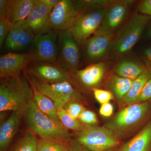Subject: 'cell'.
<instances>
[{"mask_svg":"<svg viewBox=\"0 0 151 151\" xmlns=\"http://www.w3.org/2000/svg\"><path fill=\"white\" fill-rule=\"evenodd\" d=\"M35 55L31 49L27 52H8L0 57L1 78L17 77L22 70H25L34 62Z\"/></svg>","mask_w":151,"mask_h":151,"instance_id":"cell-13","label":"cell"},{"mask_svg":"<svg viewBox=\"0 0 151 151\" xmlns=\"http://www.w3.org/2000/svg\"><path fill=\"white\" fill-rule=\"evenodd\" d=\"M134 80L119 76L111 75L108 81V86L119 100H122L129 91Z\"/></svg>","mask_w":151,"mask_h":151,"instance_id":"cell-24","label":"cell"},{"mask_svg":"<svg viewBox=\"0 0 151 151\" xmlns=\"http://www.w3.org/2000/svg\"><path fill=\"white\" fill-rule=\"evenodd\" d=\"M115 36L95 33L81 45L84 59L90 64L99 62L108 55Z\"/></svg>","mask_w":151,"mask_h":151,"instance_id":"cell-15","label":"cell"},{"mask_svg":"<svg viewBox=\"0 0 151 151\" xmlns=\"http://www.w3.org/2000/svg\"><path fill=\"white\" fill-rule=\"evenodd\" d=\"M78 120L86 126H95L98 123L97 116L94 112L85 110L79 116Z\"/></svg>","mask_w":151,"mask_h":151,"instance_id":"cell-30","label":"cell"},{"mask_svg":"<svg viewBox=\"0 0 151 151\" xmlns=\"http://www.w3.org/2000/svg\"><path fill=\"white\" fill-rule=\"evenodd\" d=\"M23 21L11 26L4 46L8 52H18L32 48L36 36L26 27Z\"/></svg>","mask_w":151,"mask_h":151,"instance_id":"cell-16","label":"cell"},{"mask_svg":"<svg viewBox=\"0 0 151 151\" xmlns=\"http://www.w3.org/2000/svg\"><path fill=\"white\" fill-rule=\"evenodd\" d=\"M36 2V0H8L7 19L12 24L24 20Z\"/></svg>","mask_w":151,"mask_h":151,"instance_id":"cell-19","label":"cell"},{"mask_svg":"<svg viewBox=\"0 0 151 151\" xmlns=\"http://www.w3.org/2000/svg\"><path fill=\"white\" fill-rule=\"evenodd\" d=\"M25 70L32 77L45 83L55 84L64 81L70 82L68 71L58 63L33 62L28 65Z\"/></svg>","mask_w":151,"mask_h":151,"instance_id":"cell-12","label":"cell"},{"mask_svg":"<svg viewBox=\"0 0 151 151\" xmlns=\"http://www.w3.org/2000/svg\"><path fill=\"white\" fill-rule=\"evenodd\" d=\"M120 147L122 151H151V121Z\"/></svg>","mask_w":151,"mask_h":151,"instance_id":"cell-20","label":"cell"},{"mask_svg":"<svg viewBox=\"0 0 151 151\" xmlns=\"http://www.w3.org/2000/svg\"><path fill=\"white\" fill-rule=\"evenodd\" d=\"M138 9L140 13L151 17V0H143L138 4Z\"/></svg>","mask_w":151,"mask_h":151,"instance_id":"cell-34","label":"cell"},{"mask_svg":"<svg viewBox=\"0 0 151 151\" xmlns=\"http://www.w3.org/2000/svg\"><path fill=\"white\" fill-rule=\"evenodd\" d=\"M58 32L51 31L36 36L31 49L34 54V62L58 63Z\"/></svg>","mask_w":151,"mask_h":151,"instance_id":"cell-14","label":"cell"},{"mask_svg":"<svg viewBox=\"0 0 151 151\" xmlns=\"http://www.w3.org/2000/svg\"><path fill=\"white\" fill-rule=\"evenodd\" d=\"M105 151H122V150L120 148V147H118L113 148L109 149Z\"/></svg>","mask_w":151,"mask_h":151,"instance_id":"cell-40","label":"cell"},{"mask_svg":"<svg viewBox=\"0 0 151 151\" xmlns=\"http://www.w3.org/2000/svg\"><path fill=\"white\" fill-rule=\"evenodd\" d=\"M76 136V140L91 151H105L121 144L115 133L105 126H86Z\"/></svg>","mask_w":151,"mask_h":151,"instance_id":"cell-5","label":"cell"},{"mask_svg":"<svg viewBox=\"0 0 151 151\" xmlns=\"http://www.w3.org/2000/svg\"><path fill=\"white\" fill-rule=\"evenodd\" d=\"M151 17L135 12L128 19L114 36L108 56L115 59L132 50L139 39Z\"/></svg>","mask_w":151,"mask_h":151,"instance_id":"cell-3","label":"cell"},{"mask_svg":"<svg viewBox=\"0 0 151 151\" xmlns=\"http://www.w3.org/2000/svg\"><path fill=\"white\" fill-rule=\"evenodd\" d=\"M80 103L75 100L69 101L65 103L63 108L71 117L78 119L81 113L85 110L84 106Z\"/></svg>","mask_w":151,"mask_h":151,"instance_id":"cell-29","label":"cell"},{"mask_svg":"<svg viewBox=\"0 0 151 151\" xmlns=\"http://www.w3.org/2000/svg\"><path fill=\"white\" fill-rule=\"evenodd\" d=\"M28 128L41 139L69 143L72 140L68 130L40 111L34 100L30 102L23 113Z\"/></svg>","mask_w":151,"mask_h":151,"instance_id":"cell-2","label":"cell"},{"mask_svg":"<svg viewBox=\"0 0 151 151\" xmlns=\"http://www.w3.org/2000/svg\"><path fill=\"white\" fill-rule=\"evenodd\" d=\"M108 66L107 62H99L84 69L68 72L70 83L81 90L92 91L100 86Z\"/></svg>","mask_w":151,"mask_h":151,"instance_id":"cell-10","label":"cell"},{"mask_svg":"<svg viewBox=\"0 0 151 151\" xmlns=\"http://www.w3.org/2000/svg\"><path fill=\"white\" fill-rule=\"evenodd\" d=\"M106 8L84 11L75 19L69 30L79 46L97 32L102 24Z\"/></svg>","mask_w":151,"mask_h":151,"instance_id":"cell-7","label":"cell"},{"mask_svg":"<svg viewBox=\"0 0 151 151\" xmlns=\"http://www.w3.org/2000/svg\"><path fill=\"white\" fill-rule=\"evenodd\" d=\"M134 0H116L106 8L102 24L95 33L115 36L128 19Z\"/></svg>","mask_w":151,"mask_h":151,"instance_id":"cell-8","label":"cell"},{"mask_svg":"<svg viewBox=\"0 0 151 151\" xmlns=\"http://www.w3.org/2000/svg\"><path fill=\"white\" fill-rule=\"evenodd\" d=\"M45 5L52 10L60 1V0H40Z\"/></svg>","mask_w":151,"mask_h":151,"instance_id":"cell-39","label":"cell"},{"mask_svg":"<svg viewBox=\"0 0 151 151\" xmlns=\"http://www.w3.org/2000/svg\"><path fill=\"white\" fill-rule=\"evenodd\" d=\"M37 142L34 134L27 132L9 151H37Z\"/></svg>","mask_w":151,"mask_h":151,"instance_id":"cell-25","label":"cell"},{"mask_svg":"<svg viewBox=\"0 0 151 151\" xmlns=\"http://www.w3.org/2000/svg\"><path fill=\"white\" fill-rule=\"evenodd\" d=\"M23 115L12 112L9 118L0 128V151H8L10 145L18 130Z\"/></svg>","mask_w":151,"mask_h":151,"instance_id":"cell-18","label":"cell"},{"mask_svg":"<svg viewBox=\"0 0 151 151\" xmlns=\"http://www.w3.org/2000/svg\"><path fill=\"white\" fill-rule=\"evenodd\" d=\"M58 62L68 72L78 70L81 63L79 45L69 29L58 33Z\"/></svg>","mask_w":151,"mask_h":151,"instance_id":"cell-9","label":"cell"},{"mask_svg":"<svg viewBox=\"0 0 151 151\" xmlns=\"http://www.w3.org/2000/svg\"><path fill=\"white\" fill-rule=\"evenodd\" d=\"M147 70L142 63L124 60L116 63L114 71L116 75L134 80Z\"/></svg>","mask_w":151,"mask_h":151,"instance_id":"cell-21","label":"cell"},{"mask_svg":"<svg viewBox=\"0 0 151 151\" xmlns=\"http://www.w3.org/2000/svg\"><path fill=\"white\" fill-rule=\"evenodd\" d=\"M29 81L33 89V100L39 109L50 119L58 123L62 124L58 117L57 110L52 100H50L48 97L42 94L31 82L30 81Z\"/></svg>","mask_w":151,"mask_h":151,"instance_id":"cell-22","label":"cell"},{"mask_svg":"<svg viewBox=\"0 0 151 151\" xmlns=\"http://www.w3.org/2000/svg\"><path fill=\"white\" fill-rule=\"evenodd\" d=\"M151 121V100L128 105L115 116L105 127L112 130L117 137L140 123Z\"/></svg>","mask_w":151,"mask_h":151,"instance_id":"cell-4","label":"cell"},{"mask_svg":"<svg viewBox=\"0 0 151 151\" xmlns=\"http://www.w3.org/2000/svg\"><path fill=\"white\" fill-rule=\"evenodd\" d=\"M7 1L8 0H0V20L7 17Z\"/></svg>","mask_w":151,"mask_h":151,"instance_id":"cell-38","label":"cell"},{"mask_svg":"<svg viewBox=\"0 0 151 151\" xmlns=\"http://www.w3.org/2000/svg\"><path fill=\"white\" fill-rule=\"evenodd\" d=\"M147 35L148 37L150 39H151V24L150 26V27H149L148 30L147 31Z\"/></svg>","mask_w":151,"mask_h":151,"instance_id":"cell-41","label":"cell"},{"mask_svg":"<svg viewBox=\"0 0 151 151\" xmlns=\"http://www.w3.org/2000/svg\"><path fill=\"white\" fill-rule=\"evenodd\" d=\"M151 78V73L147 70L133 81L129 91L123 98V103L129 105L135 103L144 86Z\"/></svg>","mask_w":151,"mask_h":151,"instance_id":"cell-23","label":"cell"},{"mask_svg":"<svg viewBox=\"0 0 151 151\" xmlns=\"http://www.w3.org/2000/svg\"><path fill=\"white\" fill-rule=\"evenodd\" d=\"M113 107L110 103L102 104L100 109V114L104 117H110L113 114Z\"/></svg>","mask_w":151,"mask_h":151,"instance_id":"cell-36","label":"cell"},{"mask_svg":"<svg viewBox=\"0 0 151 151\" xmlns=\"http://www.w3.org/2000/svg\"><path fill=\"white\" fill-rule=\"evenodd\" d=\"M151 100V78L144 86L142 91L136 100V103H143Z\"/></svg>","mask_w":151,"mask_h":151,"instance_id":"cell-33","label":"cell"},{"mask_svg":"<svg viewBox=\"0 0 151 151\" xmlns=\"http://www.w3.org/2000/svg\"></svg>","mask_w":151,"mask_h":151,"instance_id":"cell-42","label":"cell"},{"mask_svg":"<svg viewBox=\"0 0 151 151\" xmlns=\"http://www.w3.org/2000/svg\"><path fill=\"white\" fill-rule=\"evenodd\" d=\"M80 14L75 1L60 0L50 13L49 21L50 31L58 33L69 29Z\"/></svg>","mask_w":151,"mask_h":151,"instance_id":"cell-11","label":"cell"},{"mask_svg":"<svg viewBox=\"0 0 151 151\" xmlns=\"http://www.w3.org/2000/svg\"><path fill=\"white\" fill-rule=\"evenodd\" d=\"M94 97L100 104L109 103L114 99L112 92L107 90L95 88L92 90Z\"/></svg>","mask_w":151,"mask_h":151,"instance_id":"cell-31","label":"cell"},{"mask_svg":"<svg viewBox=\"0 0 151 151\" xmlns=\"http://www.w3.org/2000/svg\"><path fill=\"white\" fill-rule=\"evenodd\" d=\"M116 0H77L75 1L76 6L81 13L84 11L93 9L107 7Z\"/></svg>","mask_w":151,"mask_h":151,"instance_id":"cell-27","label":"cell"},{"mask_svg":"<svg viewBox=\"0 0 151 151\" xmlns=\"http://www.w3.org/2000/svg\"><path fill=\"white\" fill-rule=\"evenodd\" d=\"M143 63L147 70L151 73V47L146 48L143 52L142 55Z\"/></svg>","mask_w":151,"mask_h":151,"instance_id":"cell-35","label":"cell"},{"mask_svg":"<svg viewBox=\"0 0 151 151\" xmlns=\"http://www.w3.org/2000/svg\"><path fill=\"white\" fill-rule=\"evenodd\" d=\"M52 10L40 0L36 2L23 23L35 36L50 31L49 27L50 16Z\"/></svg>","mask_w":151,"mask_h":151,"instance_id":"cell-17","label":"cell"},{"mask_svg":"<svg viewBox=\"0 0 151 151\" xmlns=\"http://www.w3.org/2000/svg\"><path fill=\"white\" fill-rule=\"evenodd\" d=\"M34 99L31 84L20 76L1 78L0 111L18 112L23 115Z\"/></svg>","mask_w":151,"mask_h":151,"instance_id":"cell-1","label":"cell"},{"mask_svg":"<svg viewBox=\"0 0 151 151\" xmlns=\"http://www.w3.org/2000/svg\"><path fill=\"white\" fill-rule=\"evenodd\" d=\"M12 24L8 19L0 20V48L2 49Z\"/></svg>","mask_w":151,"mask_h":151,"instance_id":"cell-32","label":"cell"},{"mask_svg":"<svg viewBox=\"0 0 151 151\" xmlns=\"http://www.w3.org/2000/svg\"><path fill=\"white\" fill-rule=\"evenodd\" d=\"M57 111L60 122L68 129L79 132L86 129V125L82 124L78 119H74L71 117L68 114L64 108L58 109Z\"/></svg>","mask_w":151,"mask_h":151,"instance_id":"cell-26","label":"cell"},{"mask_svg":"<svg viewBox=\"0 0 151 151\" xmlns=\"http://www.w3.org/2000/svg\"><path fill=\"white\" fill-rule=\"evenodd\" d=\"M27 78L40 92L52 100L57 110L63 108L69 101L82 102L84 100L81 93L69 81L48 84L32 77Z\"/></svg>","mask_w":151,"mask_h":151,"instance_id":"cell-6","label":"cell"},{"mask_svg":"<svg viewBox=\"0 0 151 151\" xmlns=\"http://www.w3.org/2000/svg\"><path fill=\"white\" fill-rule=\"evenodd\" d=\"M68 151H91L76 140H72L68 144Z\"/></svg>","mask_w":151,"mask_h":151,"instance_id":"cell-37","label":"cell"},{"mask_svg":"<svg viewBox=\"0 0 151 151\" xmlns=\"http://www.w3.org/2000/svg\"><path fill=\"white\" fill-rule=\"evenodd\" d=\"M69 143L52 140H38V151H68Z\"/></svg>","mask_w":151,"mask_h":151,"instance_id":"cell-28","label":"cell"}]
</instances>
